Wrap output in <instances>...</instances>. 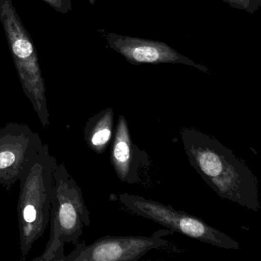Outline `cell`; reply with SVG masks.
I'll list each match as a JSON object with an SVG mask.
<instances>
[{
    "instance_id": "277c9868",
    "label": "cell",
    "mask_w": 261,
    "mask_h": 261,
    "mask_svg": "<svg viewBox=\"0 0 261 261\" xmlns=\"http://www.w3.org/2000/svg\"><path fill=\"white\" fill-rule=\"evenodd\" d=\"M108 40L111 48L123 56L132 65L182 64L203 72H208L207 67L195 63L164 42L116 33H109Z\"/></svg>"
},
{
    "instance_id": "30bf717a",
    "label": "cell",
    "mask_w": 261,
    "mask_h": 261,
    "mask_svg": "<svg viewBox=\"0 0 261 261\" xmlns=\"http://www.w3.org/2000/svg\"><path fill=\"white\" fill-rule=\"evenodd\" d=\"M14 154L10 152L0 153V169H5L14 163Z\"/></svg>"
},
{
    "instance_id": "5b68a950",
    "label": "cell",
    "mask_w": 261,
    "mask_h": 261,
    "mask_svg": "<svg viewBox=\"0 0 261 261\" xmlns=\"http://www.w3.org/2000/svg\"><path fill=\"white\" fill-rule=\"evenodd\" d=\"M147 154L133 142L124 116L119 115L113 137L111 161L120 181L136 184L140 181V169L149 164Z\"/></svg>"
},
{
    "instance_id": "52a82bcc",
    "label": "cell",
    "mask_w": 261,
    "mask_h": 261,
    "mask_svg": "<svg viewBox=\"0 0 261 261\" xmlns=\"http://www.w3.org/2000/svg\"><path fill=\"white\" fill-rule=\"evenodd\" d=\"M59 218L62 227L66 230L81 228L80 219L73 204L69 203L62 204L59 212Z\"/></svg>"
},
{
    "instance_id": "6da1fadb",
    "label": "cell",
    "mask_w": 261,
    "mask_h": 261,
    "mask_svg": "<svg viewBox=\"0 0 261 261\" xmlns=\"http://www.w3.org/2000/svg\"><path fill=\"white\" fill-rule=\"evenodd\" d=\"M180 135L191 166L220 198L259 212L257 178L242 160L201 131L183 128Z\"/></svg>"
},
{
    "instance_id": "8fae6325",
    "label": "cell",
    "mask_w": 261,
    "mask_h": 261,
    "mask_svg": "<svg viewBox=\"0 0 261 261\" xmlns=\"http://www.w3.org/2000/svg\"><path fill=\"white\" fill-rule=\"evenodd\" d=\"M23 216L24 219L27 222H33L36 219L37 212H36V209L33 205H27L24 208Z\"/></svg>"
},
{
    "instance_id": "8992f818",
    "label": "cell",
    "mask_w": 261,
    "mask_h": 261,
    "mask_svg": "<svg viewBox=\"0 0 261 261\" xmlns=\"http://www.w3.org/2000/svg\"><path fill=\"white\" fill-rule=\"evenodd\" d=\"M114 112L108 108L93 117L88 126V140L95 152L103 153L114 137Z\"/></svg>"
},
{
    "instance_id": "3957f363",
    "label": "cell",
    "mask_w": 261,
    "mask_h": 261,
    "mask_svg": "<svg viewBox=\"0 0 261 261\" xmlns=\"http://www.w3.org/2000/svg\"><path fill=\"white\" fill-rule=\"evenodd\" d=\"M172 230H160L149 237L106 236L85 247L80 259L94 261H137L149 250L181 252L175 244L162 238Z\"/></svg>"
},
{
    "instance_id": "9c48e42d",
    "label": "cell",
    "mask_w": 261,
    "mask_h": 261,
    "mask_svg": "<svg viewBox=\"0 0 261 261\" xmlns=\"http://www.w3.org/2000/svg\"><path fill=\"white\" fill-rule=\"evenodd\" d=\"M33 48L31 43L25 39H19L13 45V51L18 57L25 59L31 56Z\"/></svg>"
},
{
    "instance_id": "7a4b0ae2",
    "label": "cell",
    "mask_w": 261,
    "mask_h": 261,
    "mask_svg": "<svg viewBox=\"0 0 261 261\" xmlns=\"http://www.w3.org/2000/svg\"><path fill=\"white\" fill-rule=\"evenodd\" d=\"M119 201L128 212L152 220L172 232L224 249H239L238 241L212 227L201 218L175 210L172 205L143 198L140 195L120 194Z\"/></svg>"
},
{
    "instance_id": "ba28073f",
    "label": "cell",
    "mask_w": 261,
    "mask_h": 261,
    "mask_svg": "<svg viewBox=\"0 0 261 261\" xmlns=\"http://www.w3.org/2000/svg\"><path fill=\"white\" fill-rule=\"evenodd\" d=\"M233 8L245 10L250 14L256 13L261 6V0H223Z\"/></svg>"
}]
</instances>
